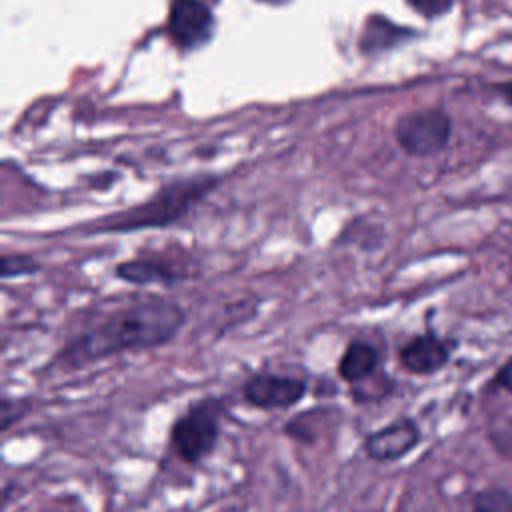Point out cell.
I'll use <instances>...</instances> for the list:
<instances>
[{
	"instance_id": "9",
	"label": "cell",
	"mask_w": 512,
	"mask_h": 512,
	"mask_svg": "<svg viewBox=\"0 0 512 512\" xmlns=\"http://www.w3.org/2000/svg\"><path fill=\"white\" fill-rule=\"evenodd\" d=\"M114 276L132 286H174L188 280L192 274L180 264L160 256H134L120 260L114 266Z\"/></svg>"
},
{
	"instance_id": "18",
	"label": "cell",
	"mask_w": 512,
	"mask_h": 512,
	"mask_svg": "<svg viewBox=\"0 0 512 512\" xmlns=\"http://www.w3.org/2000/svg\"><path fill=\"white\" fill-rule=\"evenodd\" d=\"M494 88H496V92L502 96V100H504V102L512 104V80H508V82H500V84H496Z\"/></svg>"
},
{
	"instance_id": "5",
	"label": "cell",
	"mask_w": 512,
	"mask_h": 512,
	"mask_svg": "<svg viewBox=\"0 0 512 512\" xmlns=\"http://www.w3.org/2000/svg\"><path fill=\"white\" fill-rule=\"evenodd\" d=\"M308 382L278 372H256L242 384V400L256 410H286L304 400Z\"/></svg>"
},
{
	"instance_id": "12",
	"label": "cell",
	"mask_w": 512,
	"mask_h": 512,
	"mask_svg": "<svg viewBox=\"0 0 512 512\" xmlns=\"http://www.w3.org/2000/svg\"><path fill=\"white\" fill-rule=\"evenodd\" d=\"M394 378L382 370L364 378L362 382L350 384V400L354 404H376L394 392Z\"/></svg>"
},
{
	"instance_id": "15",
	"label": "cell",
	"mask_w": 512,
	"mask_h": 512,
	"mask_svg": "<svg viewBox=\"0 0 512 512\" xmlns=\"http://www.w3.org/2000/svg\"><path fill=\"white\" fill-rule=\"evenodd\" d=\"M32 410V400L24 396L2 394L0 400V432L8 434L14 426H18Z\"/></svg>"
},
{
	"instance_id": "19",
	"label": "cell",
	"mask_w": 512,
	"mask_h": 512,
	"mask_svg": "<svg viewBox=\"0 0 512 512\" xmlns=\"http://www.w3.org/2000/svg\"><path fill=\"white\" fill-rule=\"evenodd\" d=\"M218 512H238V506H226V508H220Z\"/></svg>"
},
{
	"instance_id": "7",
	"label": "cell",
	"mask_w": 512,
	"mask_h": 512,
	"mask_svg": "<svg viewBox=\"0 0 512 512\" xmlns=\"http://www.w3.org/2000/svg\"><path fill=\"white\" fill-rule=\"evenodd\" d=\"M166 30L178 48L194 50L210 40L214 16L202 0H172Z\"/></svg>"
},
{
	"instance_id": "14",
	"label": "cell",
	"mask_w": 512,
	"mask_h": 512,
	"mask_svg": "<svg viewBox=\"0 0 512 512\" xmlns=\"http://www.w3.org/2000/svg\"><path fill=\"white\" fill-rule=\"evenodd\" d=\"M462 512H512V494L500 488L480 490Z\"/></svg>"
},
{
	"instance_id": "16",
	"label": "cell",
	"mask_w": 512,
	"mask_h": 512,
	"mask_svg": "<svg viewBox=\"0 0 512 512\" xmlns=\"http://www.w3.org/2000/svg\"><path fill=\"white\" fill-rule=\"evenodd\" d=\"M406 2L424 18H440L448 14L454 6V0H406Z\"/></svg>"
},
{
	"instance_id": "1",
	"label": "cell",
	"mask_w": 512,
	"mask_h": 512,
	"mask_svg": "<svg viewBox=\"0 0 512 512\" xmlns=\"http://www.w3.org/2000/svg\"><path fill=\"white\" fill-rule=\"evenodd\" d=\"M186 324L184 306L160 294L132 296L124 304L94 314L54 352L50 368L82 370L126 352L154 350L170 344Z\"/></svg>"
},
{
	"instance_id": "4",
	"label": "cell",
	"mask_w": 512,
	"mask_h": 512,
	"mask_svg": "<svg viewBox=\"0 0 512 512\" xmlns=\"http://www.w3.org/2000/svg\"><path fill=\"white\" fill-rule=\"evenodd\" d=\"M398 146L410 156H434L452 138V120L442 108H418L404 112L394 124Z\"/></svg>"
},
{
	"instance_id": "3",
	"label": "cell",
	"mask_w": 512,
	"mask_h": 512,
	"mask_svg": "<svg viewBox=\"0 0 512 512\" xmlns=\"http://www.w3.org/2000/svg\"><path fill=\"white\" fill-rule=\"evenodd\" d=\"M224 402L218 396H202L178 414L168 430V444L176 458L196 466L212 456L222 434Z\"/></svg>"
},
{
	"instance_id": "17",
	"label": "cell",
	"mask_w": 512,
	"mask_h": 512,
	"mask_svg": "<svg viewBox=\"0 0 512 512\" xmlns=\"http://www.w3.org/2000/svg\"><path fill=\"white\" fill-rule=\"evenodd\" d=\"M492 388H502L506 392H512V358L498 368V372L492 378Z\"/></svg>"
},
{
	"instance_id": "2",
	"label": "cell",
	"mask_w": 512,
	"mask_h": 512,
	"mask_svg": "<svg viewBox=\"0 0 512 512\" xmlns=\"http://www.w3.org/2000/svg\"><path fill=\"white\" fill-rule=\"evenodd\" d=\"M220 184L216 174H194L162 184L144 202L106 214L84 226L86 234H132L168 228L188 216Z\"/></svg>"
},
{
	"instance_id": "6",
	"label": "cell",
	"mask_w": 512,
	"mask_h": 512,
	"mask_svg": "<svg viewBox=\"0 0 512 512\" xmlns=\"http://www.w3.org/2000/svg\"><path fill=\"white\" fill-rule=\"evenodd\" d=\"M422 440L418 422L410 416H398L388 424L368 432L362 440V450L374 462H398L408 456Z\"/></svg>"
},
{
	"instance_id": "13",
	"label": "cell",
	"mask_w": 512,
	"mask_h": 512,
	"mask_svg": "<svg viewBox=\"0 0 512 512\" xmlns=\"http://www.w3.org/2000/svg\"><path fill=\"white\" fill-rule=\"evenodd\" d=\"M42 270V262L24 252H4L0 258V278H24L34 276Z\"/></svg>"
},
{
	"instance_id": "10",
	"label": "cell",
	"mask_w": 512,
	"mask_h": 512,
	"mask_svg": "<svg viewBox=\"0 0 512 512\" xmlns=\"http://www.w3.org/2000/svg\"><path fill=\"white\" fill-rule=\"evenodd\" d=\"M382 368H384V354L380 346H376L368 338H352L338 358L336 374L342 382L350 386V384L362 382L364 378L376 374Z\"/></svg>"
},
{
	"instance_id": "11",
	"label": "cell",
	"mask_w": 512,
	"mask_h": 512,
	"mask_svg": "<svg viewBox=\"0 0 512 512\" xmlns=\"http://www.w3.org/2000/svg\"><path fill=\"white\" fill-rule=\"evenodd\" d=\"M414 30L410 28H402L398 24H394L392 20H388L386 16L374 14L366 20L364 28H362V36H360V48L362 52H380V50H388L396 44H402L404 40L412 38Z\"/></svg>"
},
{
	"instance_id": "8",
	"label": "cell",
	"mask_w": 512,
	"mask_h": 512,
	"mask_svg": "<svg viewBox=\"0 0 512 512\" xmlns=\"http://www.w3.org/2000/svg\"><path fill=\"white\" fill-rule=\"evenodd\" d=\"M452 356L448 340L440 338L434 330L410 336L398 350V364L404 372L414 376H432L440 372Z\"/></svg>"
}]
</instances>
